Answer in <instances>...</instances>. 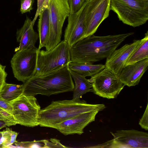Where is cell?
I'll list each match as a JSON object with an SVG mask.
<instances>
[{
	"mask_svg": "<svg viewBox=\"0 0 148 148\" xmlns=\"http://www.w3.org/2000/svg\"><path fill=\"white\" fill-rule=\"evenodd\" d=\"M133 32L97 36L93 34L77 42L70 47L71 62L92 64L109 57Z\"/></svg>",
	"mask_w": 148,
	"mask_h": 148,
	"instance_id": "1",
	"label": "cell"
},
{
	"mask_svg": "<svg viewBox=\"0 0 148 148\" xmlns=\"http://www.w3.org/2000/svg\"><path fill=\"white\" fill-rule=\"evenodd\" d=\"M68 64L47 74L33 76L24 83L22 94L49 96L73 91L75 85Z\"/></svg>",
	"mask_w": 148,
	"mask_h": 148,
	"instance_id": "2",
	"label": "cell"
},
{
	"mask_svg": "<svg viewBox=\"0 0 148 148\" xmlns=\"http://www.w3.org/2000/svg\"><path fill=\"white\" fill-rule=\"evenodd\" d=\"M106 108L103 104H91L80 99L52 101L39 112V125L53 128L58 123L79 114Z\"/></svg>",
	"mask_w": 148,
	"mask_h": 148,
	"instance_id": "3",
	"label": "cell"
},
{
	"mask_svg": "<svg viewBox=\"0 0 148 148\" xmlns=\"http://www.w3.org/2000/svg\"><path fill=\"white\" fill-rule=\"evenodd\" d=\"M110 10L123 23L136 27L148 20V0H110Z\"/></svg>",
	"mask_w": 148,
	"mask_h": 148,
	"instance_id": "4",
	"label": "cell"
},
{
	"mask_svg": "<svg viewBox=\"0 0 148 148\" xmlns=\"http://www.w3.org/2000/svg\"><path fill=\"white\" fill-rule=\"evenodd\" d=\"M70 47L64 40L48 51L38 50L34 75L47 74L58 70L71 62Z\"/></svg>",
	"mask_w": 148,
	"mask_h": 148,
	"instance_id": "5",
	"label": "cell"
},
{
	"mask_svg": "<svg viewBox=\"0 0 148 148\" xmlns=\"http://www.w3.org/2000/svg\"><path fill=\"white\" fill-rule=\"evenodd\" d=\"M47 9L50 32L45 47L46 50L48 51L61 41L63 26L70 13L68 0H48Z\"/></svg>",
	"mask_w": 148,
	"mask_h": 148,
	"instance_id": "6",
	"label": "cell"
},
{
	"mask_svg": "<svg viewBox=\"0 0 148 148\" xmlns=\"http://www.w3.org/2000/svg\"><path fill=\"white\" fill-rule=\"evenodd\" d=\"M12 108V114L17 124L30 127L39 125L40 107L34 96L21 94L9 102Z\"/></svg>",
	"mask_w": 148,
	"mask_h": 148,
	"instance_id": "7",
	"label": "cell"
},
{
	"mask_svg": "<svg viewBox=\"0 0 148 148\" xmlns=\"http://www.w3.org/2000/svg\"><path fill=\"white\" fill-rule=\"evenodd\" d=\"M88 80L92 84V92L109 99L116 98L125 86L119 75L106 67Z\"/></svg>",
	"mask_w": 148,
	"mask_h": 148,
	"instance_id": "8",
	"label": "cell"
},
{
	"mask_svg": "<svg viewBox=\"0 0 148 148\" xmlns=\"http://www.w3.org/2000/svg\"><path fill=\"white\" fill-rule=\"evenodd\" d=\"M38 48L35 46L16 52L10 61L14 77L23 83L35 74Z\"/></svg>",
	"mask_w": 148,
	"mask_h": 148,
	"instance_id": "9",
	"label": "cell"
},
{
	"mask_svg": "<svg viewBox=\"0 0 148 148\" xmlns=\"http://www.w3.org/2000/svg\"><path fill=\"white\" fill-rule=\"evenodd\" d=\"M110 133L113 138L92 147L97 148H148V134L135 130H120Z\"/></svg>",
	"mask_w": 148,
	"mask_h": 148,
	"instance_id": "10",
	"label": "cell"
},
{
	"mask_svg": "<svg viewBox=\"0 0 148 148\" xmlns=\"http://www.w3.org/2000/svg\"><path fill=\"white\" fill-rule=\"evenodd\" d=\"M110 0H88L85 16L84 38L96 32L101 23L109 15Z\"/></svg>",
	"mask_w": 148,
	"mask_h": 148,
	"instance_id": "11",
	"label": "cell"
},
{
	"mask_svg": "<svg viewBox=\"0 0 148 148\" xmlns=\"http://www.w3.org/2000/svg\"><path fill=\"white\" fill-rule=\"evenodd\" d=\"M87 0L81 8L68 16V24L64 35V40L71 47L84 38L85 31V16Z\"/></svg>",
	"mask_w": 148,
	"mask_h": 148,
	"instance_id": "12",
	"label": "cell"
},
{
	"mask_svg": "<svg viewBox=\"0 0 148 148\" xmlns=\"http://www.w3.org/2000/svg\"><path fill=\"white\" fill-rule=\"evenodd\" d=\"M99 110L79 114L57 124L53 128L65 135L84 133V129L90 123L94 121Z\"/></svg>",
	"mask_w": 148,
	"mask_h": 148,
	"instance_id": "13",
	"label": "cell"
},
{
	"mask_svg": "<svg viewBox=\"0 0 148 148\" xmlns=\"http://www.w3.org/2000/svg\"><path fill=\"white\" fill-rule=\"evenodd\" d=\"M140 40H135L115 49L106 58L105 67L119 75L131 55L138 45Z\"/></svg>",
	"mask_w": 148,
	"mask_h": 148,
	"instance_id": "14",
	"label": "cell"
},
{
	"mask_svg": "<svg viewBox=\"0 0 148 148\" xmlns=\"http://www.w3.org/2000/svg\"><path fill=\"white\" fill-rule=\"evenodd\" d=\"M148 66V58L125 66L119 75L120 80L125 86L129 87L138 85Z\"/></svg>",
	"mask_w": 148,
	"mask_h": 148,
	"instance_id": "15",
	"label": "cell"
},
{
	"mask_svg": "<svg viewBox=\"0 0 148 148\" xmlns=\"http://www.w3.org/2000/svg\"><path fill=\"white\" fill-rule=\"evenodd\" d=\"M32 21L27 16L22 27L17 31L16 39L20 44L18 47L15 49V52L35 46L39 36L34 29Z\"/></svg>",
	"mask_w": 148,
	"mask_h": 148,
	"instance_id": "16",
	"label": "cell"
},
{
	"mask_svg": "<svg viewBox=\"0 0 148 148\" xmlns=\"http://www.w3.org/2000/svg\"><path fill=\"white\" fill-rule=\"evenodd\" d=\"M38 30L39 39L38 50L46 47L49 36L50 25L47 9L43 11L38 16Z\"/></svg>",
	"mask_w": 148,
	"mask_h": 148,
	"instance_id": "17",
	"label": "cell"
},
{
	"mask_svg": "<svg viewBox=\"0 0 148 148\" xmlns=\"http://www.w3.org/2000/svg\"><path fill=\"white\" fill-rule=\"evenodd\" d=\"M72 78L75 84L74 89L73 99H80L84 94L92 92V85L86 77L70 70Z\"/></svg>",
	"mask_w": 148,
	"mask_h": 148,
	"instance_id": "18",
	"label": "cell"
},
{
	"mask_svg": "<svg viewBox=\"0 0 148 148\" xmlns=\"http://www.w3.org/2000/svg\"><path fill=\"white\" fill-rule=\"evenodd\" d=\"M69 70L85 77L92 76L105 67L101 64H93L71 62L68 64Z\"/></svg>",
	"mask_w": 148,
	"mask_h": 148,
	"instance_id": "19",
	"label": "cell"
},
{
	"mask_svg": "<svg viewBox=\"0 0 148 148\" xmlns=\"http://www.w3.org/2000/svg\"><path fill=\"white\" fill-rule=\"evenodd\" d=\"M148 58V32L140 41L138 46L127 61L125 66L134 64Z\"/></svg>",
	"mask_w": 148,
	"mask_h": 148,
	"instance_id": "20",
	"label": "cell"
},
{
	"mask_svg": "<svg viewBox=\"0 0 148 148\" xmlns=\"http://www.w3.org/2000/svg\"><path fill=\"white\" fill-rule=\"evenodd\" d=\"M23 84L17 85L5 83L0 94L5 100L9 102L18 97L22 94Z\"/></svg>",
	"mask_w": 148,
	"mask_h": 148,
	"instance_id": "21",
	"label": "cell"
},
{
	"mask_svg": "<svg viewBox=\"0 0 148 148\" xmlns=\"http://www.w3.org/2000/svg\"><path fill=\"white\" fill-rule=\"evenodd\" d=\"M12 140L10 128L6 127L5 130L0 131V148H7L12 145Z\"/></svg>",
	"mask_w": 148,
	"mask_h": 148,
	"instance_id": "22",
	"label": "cell"
},
{
	"mask_svg": "<svg viewBox=\"0 0 148 148\" xmlns=\"http://www.w3.org/2000/svg\"><path fill=\"white\" fill-rule=\"evenodd\" d=\"M15 148H43L45 144L43 140L31 141L16 142L14 143Z\"/></svg>",
	"mask_w": 148,
	"mask_h": 148,
	"instance_id": "23",
	"label": "cell"
},
{
	"mask_svg": "<svg viewBox=\"0 0 148 148\" xmlns=\"http://www.w3.org/2000/svg\"><path fill=\"white\" fill-rule=\"evenodd\" d=\"M87 0H68L70 14L75 13L79 10Z\"/></svg>",
	"mask_w": 148,
	"mask_h": 148,
	"instance_id": "24",
	"label": "cell"
},
{
	"mask_svg": "<svg viewBox=\"0 0 148 148\" xmlns=\"http://www.w3.org/2000/svg\"><path fill=\"white\" fill-rule=\"evenodd\" d=\"M48 0H37V9L35 15L32 21V24L34 25L38 17L41 12L47 8Z\"/></svg>",
	"mask_w": 148,
	"mask_h": 148,
	"instance_id": "25",
	"label": "cell"
},
{
	"mask_svg": "<svg viewBox=\"0 0 148 148\" xmlns=\"http://www.w3.org/2000/svg\"><path fill=\"white\" fill-rule=\"evenodd\" d=\"M44 148H69L62 145L60 140L55 138H51L49 140H43Z\"/></svg>",
	"mask_w": 148,
	"mask_h": 148,
	"instance_id": "26",
	"label": "cell"
},
{
	"mask_svg": "<svg viewBox=\"0 0 148 148\" xmlns=\"http://www.w3.org/2000/svg\"><path fill=\"white\" fill-rule=\"evenodd\" d=\"M34 0H21L20 12L22 14L29 12L33 9Z\"/></svg>",
	"mask_w": 148,
	"mask_h": 148,
	"instance_id": "27",
	"label": "cell"
},
{
	"mask_svg": "<svg viewBox=\"0 0 148 148\" xmlns=\"http://www.w3.org/2000/svg\"><path fill=\"white\" fill-rule=\"evenodd\" d=\"M139 124L141 127L146 130H148V104L145 111L140 119Z\"/></svg>",
	"mask_w": 148,
	"mask_h": 148,
	"instance_id": "28",
	"label": "cell"
},
{
	"mask_svg": "<svg viewBox=\"0 0 148 148\" xmlns=\"http://www.w3.org/2000/svg\"><path fill=\"white\" fill-rule=\"evenodd\" d=\"M6 66L0 64V92L5 83L6 78L7 75L5 71Z\"/></svg>",
	"mask_w": 148,
	"mask_h": 148,
	"instance_id": "29",
	"label": "cell"
},
{
	"mask_svg": "<svg viewBox=\"0 0 148 148\" xmlns=\"http://www.w3.org/2000/svg\"><path fill=\"white\" fill-rule=\"evenodd\" d=\"M0 107L7 110L12 114V108L9 103L5 100L1 96L0 94Z\"/></svg>",
	"mask_w": 148,
	"mask_h": 148,
	"instance_id": "30",
	"label": "cell"
},
{
	"mask_svg": "<svg viewBox=\"0 0 148 148\" xmlns=\"http://www.w3.org/2000/svg\"><path fill=\"white\" fill-rule=\"evenodd\" d=\"M0 118L8 119L15 122L12 114L0 107Z\"/></svg>",
	"mask_w": 148,
	"mask_h": 148,
	"instance_id": "31",
	"label": "cell"
},
{
	"mask_svg": "<svg viewBox=\"0 0 148 148\" xmlns=\"http://www.w3.org/2000/svg\"><path fill=\"white\" fill-rule=\"evenodd\" d=\"M16 124L15 122L0 118V130L4 127L14 125Z\"/></svg>",
	"mask_w": 148,
	"mask_h": 148,
	"instance_id": "32",
	"label": "cell"
}]
</instances>
